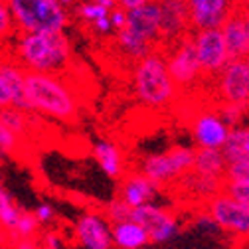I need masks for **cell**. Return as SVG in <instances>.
Wrapping results in <instances>:
<instances>
[{
  "mask_svg": "<svg viewBox=\"0 0 249 249\" xmlns=\"http://www.w3.org/2000/svg\"><path fill=\"white\" fill-rule=\"evenodd\" d=\"M164 53H166L170 75H172L176 87L180 89V93L202 91L208 87V79L202 71V66L196 55L192 34L166 46Z\"/></svg>",
  "mask_w": 249,
  "mask_h": 249,
  "instance_id": "obj_7",
  "label": "cell"
},
{
  "mask_svg": "<svg viewBox=\"0 0 249 249\" xmlns=\"http://www.w3.org/2000/svg\"><path fill=\"white\" fill-rule=\"evenodd\" d=\"M192 40H194V48H196V55L202 66V71L210 83L231 61L222 28L198 30V32H192Z\"/></svg>",
  "mask_w": 249,
  "mask_h": 249,
  "instance_id": "obj_9",
  "label": "cell"
},
{
  "mask_svg": "<svg viewBox=\"0 0 249 249\" xmlns=\"http://www.w3.org/2000/svg\"><path fill=\"white\" fill-rule=\"evenodd\" d=\"M160 186L152 182L148 176H144L141 170L127 172L123 180H119V198L129 208L137 210L146 204H154L160 196Z\"/></svg>",
  "mask_w": 249,
  "mask_h": 249,
  "instance_id": "obj_16",
  "label": "cell"
},
{
  "mask_svg": "<svg viewBox=\"0 0 249 249\" xmlns=\"http://www.w3.org/2000/svg\"><path fill=\"white\" fill-rule=\"evenodd\" d=\"M113 243L115 249H146L152 241L148 231L131 217V220L113 224Z\"/></svg>",
  "mask_w": 249,
  "mask_h": 249,
  "instance_id": "obj_20",
  "label": "cell"
},
{
  "mask_svg": "<svg viewBox=\"0 0 249 249\" xmlns=\"http://www.w3.org/2000/svg\"><path fill=\"white\" fill-rule=\"evenodd\" d=\"M6 52L32 73L66 75L73 64V48L66 32H18Z\"/></svg>",
  "mask_w": 249,
  "mask_h": 249,
  "instance_id": "obj_1",
  "label": "cell"
},
{
  "mask_svg": "<svg viewBox=\"0 0 249 249\" xmlns=\"http://www.w3.org/2000/svg\"><path fill=\"white\" fill-rule=\"evenodd\" d=\"M16 34H18V30H16L14 20H12L10 8L4 0H0V53L8 50V46L12 44Z\"/></svg>",
  "mask_w": 249,
  "mask_h": 249,
  "instance_id": "obj_25",
  "label": "cell"
},
{
  "mask_svg": "<svg viewBox=\"0 0 249 249\" xmlns=\"http://www.w3.org/2000/svg\"><path fill=\"white\" fill-rule=\"evenodd\" d=\"M230 123L217 107H202L190 117V135L196 148H224L230 137Z\"/></svg>",
  "mask_w": 249,
  "mask_h": 249,
  "instance_id": "obj_10",
  "label": "cell"
},
{
  "mask_svg": "<svg viewBox=\"0 0 249 249\" xmlns=\"http://www.w3.org/2000/svg\"><path fill=\"white\" fill-rule=\"evenodd\" d=\"M224 182L226 180L210 178V176H204V174H198V172L192 170L188 176H184L176 184V188L190 202H198L200 208H204L213 196L224 192Z\"/></svg>",
  "mask_w": 249,
  "mask_h": 249,
  "instance_id": "obj_19",
  "label": "cell"
},
{
  "mask_svg": "<svg viewBox=\"0 0 249 249\" xmlns=\"http://www.w3.org/2000/svg\"><path fill=\"white\" fill-rule=\"evenodd\" d=\"M26 99L30 111L59 123L79 117L81 99L73 83L59 73H26Z\"/></svg>",
  "mask_w": 249,
  "mask_h": 249,
  "instance_id": "obj_2",
  "label": "cell"
},
{
  "mask_svg": "<svg viewBox=\"0 0 249 249\" xmlns=\"http://www.w3.org/2000/svg\"><path fill=\"white\" fill-rule=\"evenodd\" d=\"M18 32H66L71 12L61 0H4Z\"/></svg>",
  "mask_w": 249,
  "mask_h": 249,
  "instance_id": "obj_4",
  "label": "cell"
},
{
  "mask_svg": "<svg viewBox=\"0 0 249 249\" xmlns=\"http://www.w3.org/2000/svg\"><path fill=\"white\" fill-rule=\"evenodd\" d=\"M91 157L101 168V172L111 180H123L127 176V160L121 146L113 141L101 139L91 146Z\"/></svg>",
  "mask_w": 249,
  "mask_h": 249,
  "instance_id": "obj_18",
  "label": "cell"
},
{
  "mask_svg": "<svg viewBox=\"0 0 249 249\" xmlns=\"http://www.w3.org/2000/svg\"><path fill=\"white\" fill-rule=\"evenodd\" d=\"M34 117H36V113H26L18 107H8L4 111H0V119L4 121L6 127L12 133H16L22 141H26L30 137V133H32Z\"/></svg>",
  "mask_w": 249,
  "mask_h": 249,
  "instance_id": "obj_24",
  "label": "cell"
},
{
  "mask_svg": "<svg viewBox=\"0 0 249 249\" xmlns=\"http://www.w3.org/2000/svg\"><path fill=\"white\" fill-rule=\"evenodd\" d=\"M148 2H152V0H115V4H117V8H121V10H135V8H141V6H144V4H148Z\"/></svg>",
  "mask_w": 249,
  "mask_h": 249,
  "instance_id": "obj_34",
  "label": "cell"
},
{
  "mask_svg": "<svg viewBox=\"0 0 249 249\" xmlns=\"http://www.w3.org/2000/svg\"><path fill=\"white\" fill-rule=\"evenodd\" d=\"M213 105L249 109V57L231 59L206 87Z\"/></svg>",
  "mask_w": 249,
  "mask_h": 249,
  "instance_id": "obj_6",
  "label": "cell"
},
{
  "mask_svg": "<svg viewBox=\"0 0 249 249\" xmlns=\"http://www.w3.org/2000/svg\"><path fill=\"white\" fill-rule=\"evenodd\" d=\"M131 89L133 97L150 111H162L176 103L180 89L170 75L164 48L131 66Z\"/></svg>",
  "mask_w": 249,
  "mask_h": 249,
  "instance_id": "obj_3",
  "label": "cell"
},
{
  "mask_svg": "<svg viewBox=\"0 0 249 249\" xmlns=\"http://www.w3.org/2000/svg\"><path fill=\"white\" fill-rule=\"evenodd\" d=\"M91 2H95V4H101V6H107V8H117L115 0H91Z\"/></svg>",
  "mask_w": 249,
  "mask_h": 249,
  "instance_id": "obj_36",
  "label": "cell"
},
{
  "mask_svg": "<svg viewBox=\"0 0 249 249\" xmlns=\"http://www.w3.org/2000/svg\"><path fill=\"white\" fill-rule=\"evenodd\" d=\"M133 220L139 222L150 235L152 243H168L172 241L180 230V217L170 208L159 206V204H146L142 208L133 210Z\"/></svg>",
  "mask_w": 249,
  "mask_h": 249,
  "instance_id": "obj_12",
  "label": "cell"
},
{
  "mask_svg": "<svg viewBox=\"0 0 249 249\" xmlns=\"http://www.w3.org/2000/svg\"><path fill=\"white\" fill-rule=\"evenodd\" d=\"M192 32L222 28L226 20L241 6V0H186Z\"/></svg>",
  "mask_w": 249,
  "mask_h": 249,
  "instance_id": "obj_13",
  "label": "cell"
},
{
  "mask_svg": "<svg viewBox=\"0 0 249 249\" xmlns=\"http://www.w3.org/2000/svg\"><path fill=\"white\" fill-rule=\"evenodd\" d=\"M42 249H64V239L55 230H44L40 235Z\"/></svg>",
  "mask_w": 249,
  "mask_h": 249,
  "instance_id": "obj_32",
  "label": "cell"
},
{
  "mask_svg": "<svg viewBox=\"0 0 249 249\" xmlns=\"http://www.w3.org/2000/svg\"><path fill=\"white\" fill-rule=\"evenodd\" d=\"M22 148V139L12 133L0 119V157H16Z\"/></svg>",
  "mask_w": 249,
  "mask_h": 249,
  "instance_id": "obj_27",
  "label": "cell"
},
{
  "mask_svg": "<svg viewBox=\"0 0 249 249\" xmlns=\"http://www.w3.org/2000/svg\"><path fill=\"white\" fill-rule=\"evenodd\" d=\"M222 34L231 59L249 57V18L243 4L226 20V24L222 26Z\"/></svg>",
  "mask_w": 249,
  "mask_h": 249,
  "instance_id": "obj_17",
  "label": "cell"
},
{
  "mask_svg": "<svg viewBox=\"0 0 249 249\" xmlns=\"http://www.w3.org/2000/svg\"><path fill=\"white\" fill-rule=\"evenodd\" d=\"M226 180H245L249 182V160H237L228 164Z\"/></svg>",
  "mask_w": 249,
  "mask_h": 249,
  "instance_id": "obj_31",
  "label": "cell"
},
{
  "mask_svg": "<svg viewBox=\"0 0 249 249\" xmlns=\"http://www.w3.org/2000/svg\"><path fill=\"white\" fill-rule=\"evenodd\" d=\"M243 8H245V12H247V18H249V0H243Z\"/></svg>",
  "mask_w": 249,
  "mask_h": 249,
  "instance_id": "obj_38",
  "label": "cell"
},
{
  "mask_svg": "<svg viewBox=\"0 0 249 249\" xmlns=\"http://www.w3.org/2000/svg\"><path fill=\"white\" fill-rule=\"evenodd\" d=\"M217 230L237 241H249V208L226 192L213 196L206 206Z\"/></svg>",
  "mask_w": 249,
  "mask_h": 249,
  "instance_id": "obj_8",
  "label": "cell"
},
{
  "mask_svg": "<svg viewBox=\"0 0 249 249\" xmlns=\"http://www.w3.org/2000/svg\"><path fill=\"white\" fill-rule=\"evenodd\" d=\"M222 152L228 159V162L249 160V127H243V124L231 127Z\"/></svg>",
  "mask_w": 249,
  "mask_h": 249,
  "instance_id": "obj_23",
  "label": "cell"
},
{
  "mask_svg": "<svg viewBox=\"0 0 249 249\" xmlns=\"http://www.w3.org/2000/svg\"><path fill=\"white\" fill-rule=\"evenodd\" d=\"M228 159L220 148H196V160H194V172L226 180L228 172Z\"/></svg>",
  "mask_w": 249,
  "mask_h": 249,
  "instance_id": "obj_21",
  "label": "cell"
},
{
  "mask_svg": "<svg viewBox=\"0 0 249 249\" xmlns=\"http://www.w3.org/2000/svg\"><path fill=\"white\" fill-rule=\"evenodd\" d=\"M113 10L115 8H107L101 4H95L91 0H79L77 6L71 10V16L81 22V26L85 30L101 40H113L117 36V26L113 22Z\"/></svg>",
  "mask_w": 249,
  "mask_h": 249,
  "instance_id": "obj_14",
  "label": "cell"
},
{
  "mask_svg": "<svg viewBox=\"0 0 249 249\" xmlns=\"http://www.w3.org/2000/svg\"><path fill=\"white\" fill-rule=\"evenodd\" d=\"M8 107H14V99H12V91L8 87V81L2 73V64H0V111H4Z\"/></svg>",
  "mask_w": 249,
  "mask_h": 249,
  "instance_id": "obj_33",
  "label": "cell"
},
{
  "mask_svg": "<svg viewBox=\"0 0 249 249\" xmlns=\"http://www.w3.org/2000/svg\"><path fill=\"white\" fill-rule=\"evenodd\" d=\"M24 208L18 206V202L14 200V196L8 192V188L4 184H0V231H2L10 243L12 233L16 231L22 215H24Z\"/></svg>",
  "mask_w": 249,
  "mask_h": 249,
  "instance_id": "obj_22",
  "label": "cell"
},
{
  "mask_svg": "<svg viewBox=\"0 0 249 249\" xmlns=\"http://www.w3.org/2000/svg\"><path fill=\"white\" fill-rule=\"evenodd\" d=\"M10 249H42L38 239H16L10 243Z\"/></svg>",
  "mask_w": 249,
  "mask_h": 249,
  "instance_id": "obj_35",
  "label": "cell"
},
{
  "mask_svg": "<svg viewBox=\"0 0 249 249\" xmlns=\"http://www.w3.org/2000/svg\"><path fill=\"white\" fill-rule=\"evenodd\" d=\"M157 2L160 8L164 48L192 34V24H190L186 0H157Z\"/></svg>",
  "mask_w": 249,
  "mask_h": 249,
  "instance_id": "obj_15",
  "label": "cell"
},
{
  "mask_svg": "<svg viewBox=\"0 0 249 249\" xmlns=\"http://www.w3.org/2000/svg\"><path fill=\"white\" fill-rule=\"evenodd\" d=\"M73 237L79 249H115L113 224L105 212L87 210L77 215L73 224Z\"/></svg>",
  "mask_w": 249,
  "mask_h": 249,
  "instance_id": "obj_11",
  "label": "cell"
},
{
  "mask_svg": "<svg viewBox=\"0 0 249 249\" xmlns=\"http://www.w3.org/2000/svg\"><path fill=\"white\" fill-rule=\"evenodd\" d=\"M44 231V228L40 226V222L36 220V215H34V212H24V215H22V220H20V224H18V228H16V231L12 233V237H10V243L12 241H16V239H38V235ZM8 243V245H10Z\"/></svg>",
  "mask_w": 249,
  "mask_h": 249,
  "instance_id": "obj_26",
  "label": "cell"
},
{
  "mask_svg": "<svg viewBox=\"0 0 249 249\" xmlns=\"http://www.w3.org/2000/svg\"><path fill=\"white\" fill-rule=\"evenodd\" d=\"M77 2H79V0H61V4H64V6H66L70 12H71V10L77 6Z\"/></svg>",
  "mask_w": 249,
  "mask_h": 249,
  "instance_id": "obj_37",
  "label": "cell"
},
{
  "mask_svg": "<svg viewBox=\"0 0 249 249\" xmlns=\"http://www.w3.org/2000/svg\"><path fill=\"white\" fill-rule=\"evenodd\" d=\"M105 215L109 217L111 224H119V222H124V220H131V217H133V208H129L119 196H115V198L107 204Z\"/></svg>",
  "mask_w": 249,
  "mask_h": 249,
  "instance_id": "obj_28",
  "label": "cell"
},
{
  "mask_svg": "<svg viewBox=\"0 0 249 249\" xmlns=\"http://www.w3.org/2000/svg\"><path fill=\"white\" fill-rule=\"evenodd\" d=\"M224 192L249 208V182H245V180H226L224 182Z\"/></svg>",
  "mask_w": 249,
  "mask_h": 249,
  "instance_id": "obj_29",
  "label": "cell"
},
{
  "mask_svg": "<svg viewBox=\"0 0 249 249\" xmlns=\"http://www.w3.org/2000/svg\"><path fill=\"white\" fill-rule=\"evenodd\" d=\"M32 212H34L36 220L40 222V226H42L44 230H50V226H53L55 220H57V212H55V208H53L50 202H42V204H38Z\"/></svg>",
  "mask_w": 249,
  "mask_h": 249,
  "instance_id": "obj_30",
  "label": "cell"
},
{
  "mask_svg": "<svg viewBox=\"0 0 249 249\" xmlns=\"http://www.w3.org/2000/svg\"><path fill=\"white\" fill-rule=\"evenodd\" d=\"M194 160L196 146L176 144L142 157L139 170L152 182H157L160 188H164V186H176L184 176H188L194 170Z\"/></svg>",
  "mask_w": 249,
  "mask_h": 249,
  "instance_id": "obj_5",
  "label": "cell"
}]
</instances>
